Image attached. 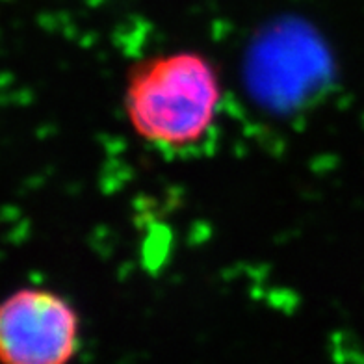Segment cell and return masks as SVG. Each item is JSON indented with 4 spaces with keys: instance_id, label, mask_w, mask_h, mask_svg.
Masks as SVG:
<instances>
[{
    "instance_id": "6da1fadb",
    "label": "cell",
    "mask_w": 364,
    "mask_h": 364,
    "mask_svg": "<svg viewBox=\"0 0 364 364\" xmlns=\"http://www.w3.org/2000/svg\"><path fill=\"white\" fill-rule=\"evenodd\" d=\"M127 119L141 141L169 156L192 154L218 127L223 86L210 58L196 50L156 54L130 68Z\"/></svg>"
},
{
    "instance_id": "7a4b0ae2",
    "label": "cell",
    "mask_w": 364,
    "mask_h": 364,
    "mask_svg": "<svg viewBox=\"0 0 364 364\" xmlns=\"http://www.w3.org/2000/svg\"><path fill=\"white\" fill-rule=\"evenodd\" d=\"M80 316L60 294L23 288L0 301V364H71Z\"/></svg>"
}]
</instances>
